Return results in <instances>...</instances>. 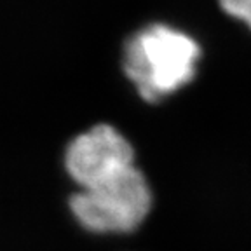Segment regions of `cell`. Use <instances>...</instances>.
Wrapping results in <instances>:
<instances>
[{
  "mask_svg": "<svg viewBox=\"0 0 251 251\" xmlns=\"http://www.w3.org/2000/svg\"><path fill=\"white\" fill-rule=\"evenodd\" d=\"M201 49L190 35L166 25L134 33L124 47V74L145 101L157 103L196 77Z\"/></svg>",
  "mask_w": 251,
  "mask_h": 251,
  "instance_id": "cell-1",
  "label": "cell"
},
{
  "mask_svg": "<svg viewBox=\"0 0 251 251\" xmlns=\"http://www.w3.org/2000/svg\"><path fill=\"white\" fill-rule=\"evenodd\" d=\"M152 208V190L145 175L134 166L117 178L80 188L70 209L80 227L94 234H127L143 224Z\"/></svg>",
  "mask_w": 251,
  "mask_h": 251,
  "instance_id": "cell-2",
  "label": "cell"
},
{
  "mask_svg": "<svg viewBox=\"0 0 251 251\" xmlns=\"http://www.w3.org/2000/svg\"><path fill=\"white\" fill-rule=\"evenodd\" d=\"M65 168L78 187L89 188L134 168V150L114 126L98 124L70 141Z\"/></svg>",
  "mask_w": 251,
  "mask_h": 251,
  "instance_id": "cell-3",
  "label": "cell"
},
{
  "mask_svg": "<svg viewBox=\"0 0 251 251\" xmlns=\"http://www.w3.org/2000/svg\"><path fill=\"white\" fill-rule=\"evenodd\" d=\"M227 14L244 21L251 28V0H218Z\"/></svg>",
  "mask_w": 251,
  "mask_h": 251,
  "instance_id": "cell-4",
  "label": "cell"
}]
</instances>
